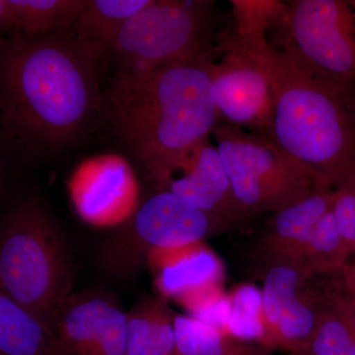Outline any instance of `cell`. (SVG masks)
<instances>
[{"label":"cell","mask_w":355,"mask_h":355,"mask_svg":"<svg viewBox=\"0 0 355 355\" xmlns=\"http://www.w3.org/2000/svg\"><path fill=\"white\" fill-rule=\"evenodd\" d=\"M268 39L252 40L225 29L216 35L220 62L212 69L218 125L266 132L272 123L275 91Z\"/></svg>","instance_id":"obj_9"},{"label":"cell","mask_w":355,"mask_h":355,"mask_svg":"<svg viewBox=\"0 0 355 355\" xmlns=\"http://www.w3.org/2000/svg\"><path fill=\"white\" fill-rule=\"evenodd\" d=\"M211 135L236 198L253 217L286 209L319 187L265 132L218 125Z\"/></svg>","instance_id":"obj_8"},{"label":"cell","mask_w":355,"mask_h":355,"mask_svg":"<svg viewBox=\"0 0 355 355\" xmlns=\"http://www.w3.org/2000/svg\"><path fill=\"white\" fill-rule=\"evenodd\" d=\"M350 258L352 256L338 231L331 209L315 226L295 263L311 279H320L340 272Z\"/></svg>","instance_id":"obj_22"},{"label":"cell","mask_w":355,"mask_h":355,"mask_svg":"<svg viewBox=\"0 0 355 355\" xmlns=\"http://www.w3.org/2000/svg\"><path fill=\"white\" fill-rule=\"evenodd\" d=\"M214 1L153 0L121 28L108 50L120 70L144 73L214 50Z\"/></svg>","instance_id":"obj_6"},{"label":"cell","mask_w":355,"mask_h":355,"mask_svg":"<svg viewBox=\"0 0 355 355\" xmlns=\"http://www.w3.org/2000/svg\"><path fill=\"white\" fill-rule=\"evenodd\" d=\"M331 277L336 287L349 299L355 307V261H349Z\"/></svg>","instance_id":"obj_26"},{"label":"cell","mask_w":355,"mask_h":355,"mask_svg":"<svg viewBox=\"0 0 355 355\" xmlns=\"http://www.w3.org/2000/svg\"><path fill=\"white\" fill-rule=\"evenodd\" d=\"M153 0H87L71 31L108 50L123 26Z\"/></svg>","instance_id":"obj_21"},{"label":"cell","mask_w":355,"mask_h":355,"mask_svg":"<svg viewBox=\"0 0 355 355\" xmlns=\"http://www.w3.org/2000/svg\"><path fill=\"white\" fill-rule=\"evenodd\" d=\"M272 28V48L299 69L340 90L355 85V1L284 3Z\"/></svg>","instance_id":"obj_5"},{"label":"cell","mask_w":355,"mask_h":355,"mask_svg":"<svg viewBox=\"0 0 355 355\" xmlns=\"http://www.w3.org/2000/svg\"><path fill=\"white\" fill-rule=\"evenodd\" d=\"M335 189L319 186L300 202L272 214L257 241V261L265 270L297 261L318 222L333 209Z\"/></svg>","instance_id":"obj_14"},{"label":"cell","mask_w":355,"mask_h":355,"mask_svg":"<svg viewBox=\"0 0 355 355\" xmlns=\"http://www.w3.org/2000/svg\"><path fill=\"white\" fill-rule=\"evenodd\" d=\"M174 315L165 298L137 301L127 312V355H176Z\"/></svg>","instance_id":"obj_16"},{"label":"cell","mask_w":355,"mask_h":355,"mask_svg":"<svg viewBox=\"0 0 355 355\" xmlns=\"http://www.w3.org/2000/svg\"><path fill=\"white\" fill-rule=\"evenodd\" d=\"M263 277L261 347L270 352L305 350L316 328L327 286H316V279L294 263L268 266Z\"/></svg>","instance_id":"obj_10"},{"label":"cell","mask_w":355,"mask_h":355,"mask_svg":"<svg viewBox=\"0 0 355 355\" xmlns=\"http://www.w3.org/2000/svg\"><path fill=\"white\" fill-rule=\"evenodd\" d=\"M236 34L248 39H268L266 33L284 6L280 1H231Z\"/></svg>","instance_id":"obj_24"},{"label":"cell","mask_w":355,"mask_h":355,"mask_svg":"<svg viewBox=\"0 0 355 355\" xmlns=\"http://www.w3.org/2000/svg\"><path fill=\"white\" fill-rule=\"evenodd\" d=\"M105 50L70 30L0 41V125L32 154L64 150L104 114L99 65Z\"/></svg>","instance_id":"obj_1"},{"label":"cell","mask_w":355,"mask_h":355,"mask_svg":"<svg viewBox=\"0 0 355 355\" xmlns=\"http://www.w3.org/2000/svg\"><path fill=\"white\" fill-rule=\"evenodd\" d=\"M0 180H1V162H0Z\"/></svg>","instance_id":"obj_29"},{"label":"cell","mask_w":355,"mask_h":355,"mask_svg":"<svg viewBox=\"0 0 355 355\" xmlns=\"http://www.w3.org/2000/svg\"><path fill=\"white\" fill-rule=\"evenodd\" d=\"M333 211L350 256L355 257V178L336 189Z\"/></svg>","instance_id":"obj_25"},{"label":"cell","mask_w":355,"mask_h":355,"mask_svg":"<svg viewBox=\"0 0 355 355\" xmlns=\"http://www.w3.org/2000/svg\"><path fill=\"white\" fill-rule=\"evenodd\" d=\"M170 191L220 221L229 230L244 226L253 216L236 198L216 146L205 140L191 164L173 178Z\"/></svg>","instance_id":"obj_13"},{"label":"cell","mask_w":355,"mask_h":355,"mask_svg":"<svg viewBox=\"0 0 355 355\" xmlns=\"http://www.w3.org/2000/svg\"><path fill=\"white\" fill-rule=\"evenodd\" d=\"M275 107L265 132L318 186L355 178V113L345 90L303 71L268 46Z\"/></svg>","instance_id":"obj_3"},{"label":"cell","mask_w":355,"mask_h":355,"mask_svg":"<svg viewBox=\"0 0 355 355\" xmlns=\"http://www.w3.org/2000/svg\"><path fill=\"white\" fill-rule=\"evenodd\" d=\"M226 301L223 331L238 340L260 345L263 333L261 292L243 287Z\"/></svg>","instance_id":"obj_23"},{"label":"cell","mask_w":355,"mask_h":355,"mask_svg":"<svg viewBox=\"0 0 355 355\" xmlns=\"http://www.w3.org/2000/svg\"><path fill=\"white\" fill-rule=\"evenodd\" d=\"M72 284L69 251L55 219L36 196H28L0 226V291L53 331Z\"/></svg>","instance_id":"obj_4"},{"label":"cell","mask_w":355,"mask_h":355,"mask_svg":"<svg viewBox=\"0 0 355 355\" xmlns=\"http://www.w3.org/2000/svg\"><path fill=\"white\" fill-rule=\"evenodd\" d=\"M72 205L88 225L118 228L139 205V187L132 168L118 156L83 163L69 184Z\"/></svg>","instance_id":"obj_12"},{"label":"cell","mask_w":355,"mask_h":355,"mask_svg":"<svg viewBox=\"0 0 355 355\" xmlns=\"http://www.w3.org/2000/svg\"><path fill=\"white\" fill-rule=\"evenodd\" d=\"M228 229L170 191H156L114 230L99 254L103 272L116 279L132 277L155 250L202 243Z\"/></svg>","instance_id":"obj_7"},{"label":"cell","mask_w":355,"mask_h":355,"mask_svg":"<svg viewBox=\"0 0 355 355\" xmlns=\"http://www.w3.org/2000/svg\"><path fill=\"white\" fill-rule=\"evenodd\" d=\"M87 0H7V24L14 34L43 37L70 31Z\"/></svg>","instance_id":"obj_19"},{"label":"cell","mask_w":355,"mask_h":355,"mask_svg":"<svg viewBox=\"0 0 355 355\" xmlns=\"http://www.w3.org/2000/svg\"><path fill=\"white\" fill-rule=\"evenodd\" d=\"M0 355H62L53 331L1 291Z\"/></svg>","instance_id":"obj_17"},{"label":"cell","mask_w":355,"mask_h":355,"mask_svg":"<svg viewBox=\"0 0 355 355\" xmlns=\"http://www.w3.org/2000/svg\"><path fill=\"white\" fill-rule=\"evenodd\" d=\"M144 265L150 268L163 298L183 303L205 292L214 291L218 266L214 254L202 243L175 249L155 250L146 256Z\"/></svg>","instance_id":"obj_15"},{"label":"cell","mask_w":355,"mask_h":355,"mask_svg":"<svg viewBox=\"0 0 355 355\" xmlns=\"http://www.w3.org/2000/svg\"><path fill=\"white\" fill-rule=\"evenodd\" d=\"M284 355H314L310 354V352H306V350H297V352H286Z\"/></svg>","instance_id":"obj_28"},{"label":"cell","mask_w":355,"mask_h":355,"mask_svg":"<svg viewBox=\"0 0 355 355\" xmlns=\"http://www.w3.org/2000/svg\"><path fill=\"white\" fill-rule=\"evenodd\" d=\"M316 328L306 352L314 355H355V307L330 277Z\"/></svg>","instance_id":"obj_18"},{"label":"cell","mask_w":355,"mask_h":355,"mask_svg":"<svg viewBox=\"0 0 355 355\" xmlns=\"http://www.w3.org/2000/svg\"><path fill=\"white\" fill-rule=\"evenodd\" d=\"M176 355H270L258 343L238 340L196 318L174 315Z\"/></svg>","instance_id":"obj_20"},{"label":"cell","mask_w":355,"mask_h":355,"mask_svg":"<svg viewBox=\"0 0 355 355\" xmlns=\"http://www.w3.org/2000/svg\"><path fill=\"white\" fill-rule=\"evenodd\" d=\"M8 29L7 24V0H0V41L4 38L3 32Z\"/></svg>","instance_id":"obj_27"},{"label":"cell","mask_w":355,"mask_h":355,"mask_svg":"<svg viewBox=\"0 0 355 355\" xmlns=\"http://www.w3.org/2000/svg\"><path fill=\"white\" fill-rule=\"evenodd\" d=\"M216 50L144 73L120 70L104 114L163 191L193 162L218 125L212 87Z\"/></svg>","instance_id":"obj_2"},{"label":"cell","mask_w":355,"mask_h":355,"mask_svg":"<svg viewBox=\"0 0 355 355\" xmlns=\"http://www.w3.org/2000/svg\"><path fill=\"white\" fill-rule=\"evenodd\" d=\"M53 331L62 355H127V312L107 292L70 294Z\"/></svg>","instance_id":"obj_11"}]
</instances>
